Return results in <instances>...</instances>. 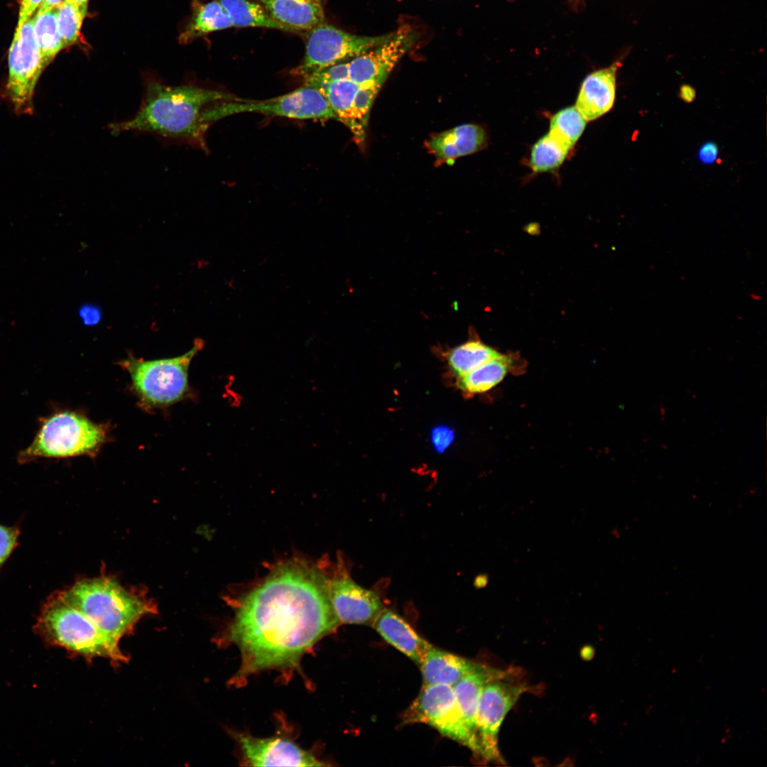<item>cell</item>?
Masks as SVG:
<instances>
[{"mask_svg":"<svg viewBox=\"0 0 767 767\" xmlns=\"http://www.w3.org/2000/svg\"><path fill=\"white\" fill-rule=\"evenodd\" d=\"M340 624L322 570L278 565L236 606L227 636L241 655L236 677L295 665Z\"/></svg>","mask_w":767,"mask_h":767,"instance_id":"6da1fadb","label":"cell"},{"mask_svg":"<svg viewBox=\"0 0 767 767\" xmlns=\"http://www.w3.org/2000/svg\"><path fill=\"white\" fill-rule=\"evenodd\" d=\"M156 611L153 602L113 579H86L52 594L34 630L51 645L87 659L103 658L119 665L129 660L121 640L143 616Z\"/></svg>","mask_w":767,"mask_h":767,"instance_id":"7a4b0ae2","label":"cell"},{"mask_svg":"<svg viewBox=\"0 0 767 767\" xmlns=\"http://www.w3.org/2000/svg\"><path fill=\"white\" fill-rule=\"evenodd\" d=\"M240 98L192 83L175 86L153 77L143 82L142 100L134 116L109 124L112 134H148L163 141L206 149L205 136L210 127L208 108L217 102Z\"/></svg>","mask_w":767,"mask_h":767,"instance_id":"3957f363","label":"cell"},{"mask_svg":"<svg viewBox=\"0 0 767 767\" xmlns=\"http://www.w3.org/2000/svg\"><path fill=\"white\" fill-rule=\"evenodd\" d=\"M107 438L104 428L76 412L45 418L31 443L19 455L22 463L38 458H66L97 453Z\"/></svg>","mask_w":767,"mask_h":767,"instance_id":"277c9868","label":"cell"},{"mask_svg":"<svg viewBox=\"0 0 767 767\" xmlns=\"http://www.w3.org/2000/svg\"><path fill=\"white\" fill-rule=\"evenodd\" d=\"M202 347V342L197 341L190 351L178 357L155 360L130 357L119 364L130 375L133 388L143 403L166 407L187 396L189 366Z\"/></svg>","mask_w":767,"mask_h":767,"instance_id":"5b68a950","label":"cell"},{"mask_svg":"<svg viewBox=\"0 0 767 767\" xmlns=\"http://www.w3.org/2000/svg\"><path fill=\"white\" fill-rule=\"evenodd\" d=\"M256 112L295 119H339L326 98L317 89L305 85L291 92L265 100L224 101L215 103L207 110L210 124L230 115Z\"/></svg>","mask_w":767,"mask_h":767,"instance_id":"8992f818","label":"cell"},{"mask_svg":"<svg viewBox=\"0 0 767 767\" xmlns=\"http://www.w3.org/2000/svg\"><path fill=\"white\" fill-rule=\"evenodd\" d=\"M403 722L428 724L467 747L479 757L477 737L464 720L452 686L423 685L418 695L405 712Z\"/></svg>","mask_w":767,"mask_h":767,"instance_id":"52a82bcc","label":"cell"},{"mask_svg":"<svg viewBox=\"0 0 767 767\" xmlns=\"http://www.w3.org/2000/svg\"><path fill=\"white\" fill-rule=\"evenodd\" d=\"M528 690L526 683L518 680L513 670L484 686L477 715L479 758L484 761L504 762L498 744L500 727L510 709Z\"/></svg>","mask_w":767,"mask_h":767,"instance_id":"ba28073f","label":"cell"},{"mask_svg":"<svg viewBox=\"0 0 767 767\" xmlns=\"http://www.w3.org/2000/svg\"><path fill=\"white\" fill-rule=\"evenodd\" d=\"M305 53L298 75L305 77L337 62L353 58L386 41L393 34L357 36L327 23L304 32Z\"/></svg>","mask_w":767,"mask_h":767,"instance_id":"9c48e42d","label":"cell"},{"mask_svg":"<svg viewBox=\"0 0 767 767\" xmlns=\"http://www.w3.org/2000/svg\"><path fill=\"white\" fill-rule=\"evenodd\" d=\"M6 94L18 114L33 112V96L44 69L33 31L32 19L16 28L9 52Z\"/></svg>","mask_w":767,"mask_h":767,"instance_id":"30bf717a","label":"cell"},{"mask_svg":"<svg viewBox=\"0 0 767 767\" xmlns=\"http://www.w3.org/2000/svg\"><path fill=\"white\" fill-rule=\"evenodd\" d=\"M415 40V31L408 26H403L386 41L349 61V79L359 85L366 82L383 85Z\"/></svg>","mask_w":767,"mask_h":767,"instance_id":"8fae6325","label":"cell"},{"mask_svg":"<svg viewBox=\"0 0 767 767\" xmlns=\"http://www.w3.org/2000/svg\"><path fill=\"white\" fill-rule=\"evenodd\" d=\"M327 584L341 624L372 626L385 608L375 591L359 585L345 572L327 575Z\"/></svg>","mask_w":767,"mask_h":767,"instance_id":"7c38bea8","label":"cell"},{"mask_svg":"<svg viewBox=\"0 0 767 767\" xmlns=\"http://www.w3.org/2000/svg\"><path fill=\"white\" fill-rule=\"evenodd\" d=\"M245 761L252 766H322L312 754L279 737L257 738L236 734Z\"/></svg>","mask_w":767,"mask_h":767,"instance_id":"4fadbf2b","label":"cell"},{"mask_svg":"<svg viewBox=\"0 0 767 767\" xmlns=\"http://www.w3.org/2000/svg\"><path fill=\"white\" fill-rule=\"evenodd\" d=\"M619 62L588 75L581 85L575 107L587 121L598 119L613 107Z\"/></svg>","mask_w":767,"mask_h":767,"instance_id":"5bb4252c","label":"cell"},{"mask_svg":"<svg viewBox=\"0 0 767 767\" xmlns=\"http://www.w3.org/2000/svg\"><path fill=\"white\" fill-rule=\"evenodd\" d=\"M371 626L387 643L418 666L433 647L403 617L391 609L384 608Z\"/></svg>","mask_w":767,"mask_h":767,"instance_id":"9a60e30c","label":"cell"},{"mask_svg":"<svg viewBox=\"0 0 767 767\" xmlns=\"http://www.w3.org/2000/svg\"><path fill=\"white\" fill-rule=\"evenodd\" d=\"M268 15L293 33H304L325 23L321 0H258Z\"/></svg>","mask_w":767,"mask_h":767,"instance_id":"2e32d148","label":"cell"},{"mask_svg":"<svg viewBox=\"0 0 767 767\" xmlns=\"http://www.w3.org/2000/svg\"><path fill=\"white\" fill-rule=\"evenodd\" d=\"M486 141V133L482 126L466 124L433 136L428 141V148L437 159L450 163L479 151Z\"/></svg>","mask_w":767,"mask_h":767,"instance_id":"e0dca14e","label":"cell"},{"mask_svg":"<svg viewBox=\"0 0 767 767\" xmlns=\"http://www.w3.org/2000/svg\"><path fill=\"white\" fill-rule=\"evenodd\" d=\"M483 666L433 646L427 652L419 665L423 685H447L452 687L467 674Z\"/></svg>","mask_w":767,"mask_h":767,"instance_id":"ac0fdd59","label":"cell"},{"mask_svg":"<svg viewBox=\"0 0 767 767\" xmlns=\"http://www.w3.org/2000/svg\"><path fill=\"white\" fill-rule=\"evenodd\" d=\"M512 670L511 669L497 670L484 665L480 669L467 674L452 686L464 720L469 730L476 737L477 715L484 686L493 680L506 676Z\"/></svg>","mask_w":767,"mask_h":767,"instance_id":"d6986e66","label":"cell"},{"mask_svg":"<svg viewBox=\"0 0 767 767\" xmlns=\"http://www.w3.org/2000/svg\"><path fill=\"white\" fill-rule=\"evenodd\" d=\"M514 359L512 355L501 354L457 379L456 386L467 395L486 392L501 383L512 371L516 364Z\"/></svg>","mask_w":767,"mask_h":767,"instance_id":"ffe728a7","label":"cell"},{"mask_svg":"<svg viewBox=\"0 0 767 767\" xmlns=\"http://www.w3.org/2000/svg\"><path fill=\"white\" fill-rule=\"evenodd\" d=\"M501 354L479 339H470L451 349L446 359L450 371L459 379Z\"/></svg>","mask_w":767,"mask_h":767,"instance_id":"44dd1931","label":"cell"},{"mask_svg":"<svg viewBox=\"0 0 767 767\" xmlns=\"http://www.w3.org/2000/svg\"><path fill=\"white\" fill-rule=\"evenodd\" d=\"M232 27L230 19L218 0L195 5L192 18L180 40L183 43L213 31Z\"/></svg>","mask_w":767,"mask_h":767,"instance_id":"7402d4cb","label":"cell"},{"mask_svg":"<svg viewBox=\"0 0 767 767\" xmlns=\"http://www.w3.org/2000/svg\"><path fill=\"white\" fill-rule=\"evenodd\" d=\"M234 27H263L291 32L273 19L259 3L251 0H218Z\"/></svg>","mask_w":767,"mask_h":767,"instance_id":"603a6c76","label":"cell"},{"mask_svg":"<svg viewBox=\"0 0 767 767\" xmlns=\"http://www.w3.org/2000/svg\"><path fill=\"white\" fill-rule=\"evenodd\" d=\"M58 7L38 10L32 19L33 31L45 67L63 48L58 29Z\"/></svg>","mask_w":767,"mask_h":767,"instance_id":"cb8c5ba5","label":"cell"},{"mask_svg":"<svg viewBox=\"0 0 767 767\" xmlns=\"http://www.w3.org/2000/svg\"><path fill=\"white\" fill-rule=\"evenodd\" d=\"M570 148L548 132L532 147L529 165L534 172L556 170L566 158Z\"/></svg>","mask_w":767,"mask_h":767,"instance_id":"d4e9b609","label":"cell"},{"mask_svg":"<svg viewBox=\"0 0 767 767\" xmlns=\"http://www.w3.org/2000/svg\"><path fill=\"white\" fill-rule=\"evenodd\" d=\"M359 88V84L344 79L322 85L317 89L326 98L339 121L349 127L354 100Z\"/></svg>","mask_w":767,"mask_h":767,"instance_id":"484cf974","label":"cell"},{"mask_svg":"<svg viewBox=\"0 0 767 767\" xmlns=\"http://www.w3.org/2000/svg\"><path fill=\"white\" fill-rule=\"evenodd\" d=\"M586 124L587 120L575 106L569 107L552 116L549 132L571 149L582 134Z\"/></svg>","mask_w":767,"mask_h":767,"instance_id":"4316f807","label":"cell"},{"mask_svg":"<svg viewBox=\"0 0 767 767\" xmlns=\"http://www.w3.org/2000/svg\"><path fill=\"white\" fill-rule=\"evenodd\" d=\"M85 16L77 6L65 1L58 6V29L63 48L77 40Z\"/></svg>","mask_w":767,"mask_h":767,"instance_id":"83f0119b","label":"cell"},{"mask_svg":"<svg viewBox=\"0 0 767 767\" xmlns=\"http://www.w3.org/2000/svg\"><path fill=\"white\" fill-rule=\"evenodd\" d=\"M20 530L0 525V570L18 545Z\"/></svg>","mask_w":767,"mask_h":767,"instance_id":"f1b7e54d","label":"cell"},{"mask_svg":"<svg viewBox=\"0 0 767 767\" xmlns=\"http://www.w3.org/2000/svg\"><path fill=\"white\" fill-rule=\"evenodd\" d=\"M79 316L85 325H97L102 320V313L99 308L92 304H85L79 310Z\"/></svg>","mask_w":767,"mask_h":767,"instance_id":"f546056e","label":"cell"},{"mask_svg":"<svg viewBox=\"0 0 767 767\" xmlns=\"http://www.w3.org/2000/svg\"><path fill=\"white\" fill-rule=\"evenodd\" d=\"M43 0H21L17 28L31 17Z\"/></svg>","mask_w":767,"mask_h":767,"instance_id":"4dcf8cb0","label":"cell"},{"mask_svg":"<svg viewBox=\"0 0 767 767\" xmlns=\"http://www.w3.org/2000/svg\"><path fill=\"white\" fill-rule=\"evenodd\" d=\"M700 160L705 164L714 163L718 156L717 146L713 142L705 143L699 150Z\"/></svg>","mask_w":767,"mask_h":767,"instance_id":"1f68e13d","label":"cell"},{"mask_svg":"<svg viewBox=\"0 0 767 767\" xmlns=\"http://www.w3.org/2000/svg\"><path fill=\"white\" fill-rule=\"evenodd\" d=\"M452 434L447 429L437 428L434 432L433 442L437 449H444L450 442Z\"/></svg>","mask_w":767,"mask_h":767,"instance_id":"d6a6232c","label":"cell"},{"mask_svg":"<svg viewBox=\"0 0 767 767\" xmlns=\"http://www.w3.org/2000/svg\"><path fill=\"white\" fill-rule=\"evenodd\" d=\"M680 97L684 102L690 103L694 101L696 92L692 87L684 85L680 87Z\"/></svg>","mask_w":767,"mask_h":767,"instance_id":"836d02e7","label":"cell"},{"mask_svg":"<svg viewBox=\"0 0 767 767\" xmlns=\"http://www.w3.org/2000/svg\"><path fill=\"white\" fill-rule=\"evenodd\" d=\"M64 0H43L38 10L44 11L48 9L58 7Z\"/></svg>","mask_w":767,"mask_h":767,"instance_id":"e575fe53","label":"cell"},{"mask_svg":"<svg viewBox=\"0 0 767 767\" xmlns=\"http://www.w3.org/2000/svg\"><path fill=\"white\" fill-rule=\"evenodd\" d=\"M77 6L83 13H87L88 0H64Z\"/></svg>","mask_w":767,"mask_h":767,"instance_id":"d590c367","label":"cell"}]
</instances>
